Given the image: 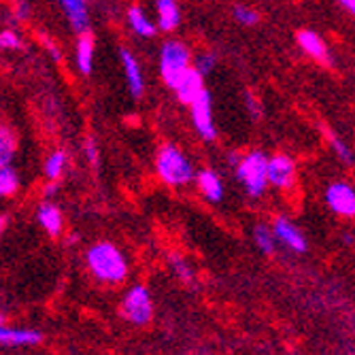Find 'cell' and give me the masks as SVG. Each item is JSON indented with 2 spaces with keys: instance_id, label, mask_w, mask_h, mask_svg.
<instances>
[{
  "instance_id": "cell-34",
  "label": "cell",
  "mask_w": 355,
  "mask_h": 355,
  "mask_svg": "<svg viewBox=\"0 0 355 355\" xmlns=\"http://www.w3.org/2000/svg\"><path fill=\"white\" fill-rule=\"evenodd\" d=\"M336 3L349 13V15H353L355 17V0H336Z\"/></svg>"
},
{
  "instance_id": "cell-14",
  "label": "cell",
  "mask_w": 355,
  "mask_h": 355,
  "mask_svg": "<svg viewBox=\"0 0 355 355\" xmlns=\"http://www.w3.org/2000/svg\"><path fill=\"white\" fill-rule=\"evenodd\" d=\"M205 75H200L196 69H189L187 71V75L177 83V87L173 89L175 92V96H177V101L181 103V105H185V107H189L193 101L198 98V96L202 94V92H207V85H205Z\"/></svg>"
},
{
  "instance_id": "cell-30",
  "label": "cell",
  "mask_w": 355,
  "mask_h": 355,
  "mask_svg": "<svg viewBox=\"0 0 355 355\" xmlns=\"http://www.w3.org/2000/svg\"><path fill=\"white\" fill-rule=\"evenodd\" d=\"M21 37H19V32L7 28L0 32V49H5V51H13V49H21Z\"/></svg>"
},
{
  "instance_id": "cell-38",
  "label": "cell",
  "mask_w": 355,
  "mask_h": 355,
  "mask_svg": "<svg viewBox=\"0 0 355 355\" xmlns=\"http://www.w3.org/2000/svg\"><path fill=\"white\" fill-rule=\"evenodd\" d=\"M77 241H79V234H71V236H69V243H71V245H75Z\"/></svg>"
},
{
  "instance_id": "cell-4",
  "label": "cell",
  "mask_w": 355,
  "mask_h": 355,
  "mask_svg": "<svg viewBox=\"0 0 355 355\" xmlns=\"http://www.w3.org/2000/svg\"><path fill=\"white\" fill-rule=\"evenodd\" d=\"M193 69V53L187 43L179 39H168L159 47L157 55V71L159 79L168 89H175L177 83L187 75V71Z\"/></svg>"
},
{
  "instance_id": "cell-5",
  "label": "cell",
  "mask_w": 355,
  "mask_h": 355,
  "mask_svg": "<svg viewBox=\"0 0 355 355\" xmlns=\"http://www.w3.org/2000/svg\"><path fill=\"white\" fill-rule=\"evenodd\" d=\"M121 315L130 321L132 326H147L153 317V300L145 285H135L128 289L121 302Z\"/></svg>"
},
{
  "instance_id": "cell-27",
  "label": "cell",
  "mask_w": 355,
  "mask_h": 355,
  "mask_svg": "<svg viewBox=\"0 0 355 355\" xmlns=\"http://www.w3.org/2000/svg\"><path fill=\"white\" fill-rule=\"evenodd\" d=\"M217 64H219V55L211 49H205V51L193 55V69L205 77H209L217 69Z\"/></svg>"
},
{
  "instance_id": "cell-24",
  "label": "cell",
  "mask_w": 355,
  "mask_h": 355,
  "mask_svg": "<svg viewBox=\"0 0 355 355\" xmlns=\"http://www.w3.org/2000/svg\"><path fill=\"white\" fill-rule=\"evenodd\" d=\"M168 266H171L173 275H175L181 283L193 287V283H196V272H193V266L189 264V260H187L185 255H181V253H171V255H168Z\"/></svg>"
},
{
  "instance_id": "cell-8",
  "label": "cell",
  "mask_w": 355,
  "mask_h": 355,
  "mask_svg": "<svg viewBox=\"0 0 355 355\" xmlns=\"http://www.w3.org/2000/svg\"><path fill=\"white\" fill-rule=\"evenodd\" d=\"M324 202L334 215L353 219L355 217V187L349 181H332L324 189Z\"/></svg>"
},
{
  "instance_id": "cell-11",
  "label": "cell",
  "mask_w": 355,
  "mask_h": 355,
  "mask_svg": "<svg viewBox=\"0 0 355 355\" xmlns=\"http://www.w3.org/2000/svg\"><path fill=\"white\" fill-rule=\"evenodd\" d=\"M119 64H121V71H123V79L128 85V92L135 101L143 98L145 96V73L139 58L135 55L132 49L121 47L119 49Z\"/></svg>"
},
{
  "instance_id": "cell-19",
  "label": "cell",
  "mask_w": 355,
  "mask_h": 355,
  "mask_svg": "<svg viewBox=\"0 0 355 355\" xmlns=\"http://www.w3.org/2000/svg\"><path fill=\"white\" fill-rule=\"evenodd\" d=\"M94 53H96V41L89 32H83V35H79L75 45V64L83 77H89L94 73Z\"/></svg>"
},
{
  "instance_id": "cell-23",
  "label": "cell",
  "mask_w": 355,
  "mask_h": 355,
  "mask_svg": "<svg viewBox=\"0 0 355 355\" xmlns=\"http://www.w3.org/2000/svg\"><path fill=\"white\" fill-rule=\"evenodd\" d=\"M324 135H326L328 147L332 149V153L336 155L338 162L345 164V166H353V164H355V153H353V149L345 143V139H340L334 130H330V128H326Z\"/></svg>"
},
{
  "instance_id": "cell-2",
  "label": "cell",
  "mask_w": 355,
  "mask_h": 355,
  "mask_svg": "<svg viewBox=\"0 0 355 355\" xmlns=\"http://www.w3.org/2000/svg\"><path fill=\"white\" fill-rule=\"evenodd\" d=\"M155 177L168 187H185L196 179V166L191 157L175 143H164L157 147L155 159H153Z\"/></svg>"
},
{
  "instance_id": "cell-7",
  "label": "cell",
  "mask_w": 355,
  "mask_h": 355,
  "mask_svg": "<svg viewBox=\"0 0 355 355\" xmlns=\"http://www.w3.org/2000/svg\"><path fill=\"white\" fill-rule=\"evenodd\" d=\"M268 181L270 187L279 191H289L296 187L298 181V166L296 159L289 153H272L268 157Z\"/></svg>"
},
{
  "instance_id": "cell-17",
  "label": "cell",
  "mask_w": 355,
  "mask_h": 355,
  "mask_svg": "<svg viewBox=\"0 0 355 355\" xmlns=\"http://www.w3.org/2000/svg\"><path fill=\"white\" fill-rule=\"evenodd\" d=\"M155 24L166 35L181 26V7L177 0H155Z\"/></svg>"
},
{
  "instance_id": "cell-10",
  "label": "cell",
  "mask_w": 355,
  "mask_h": 355,
  "mask_svg": "<svg viewBox=\"0 0 355 355\" xmlns=\"http://www.w3.org/2000/svg\"><path fill=\"white\" fill-rule=\"evenodd\" d=\"M296 43L300 47V51L311 58L313 62L321 64V67H332V51L326 43V39L319 35V32L311 30V28H302L296 32Z\"/></svg>"
},
{
  "instance_id": "cell-33",
  "label": "cell",
  "mask_w": 355,
  "mask_h": 355,
  "mask_svg": "<svg viewBox=\"0 0 355 355\" xmlns=\"http://www.w3.org/2000/svg\"><path fill=\"white\" fill-rule=\"evenodd\" d=\"M241 155L243 153H239V151H230L228 155H225V164H228L230 166V171L239 164V159H241Z\"/></svg>"
},
{
  "instance_id": "cell-12",
  "label": "cell",
  "mask_w": 355,
  "mask_h": 355,
  "mask_svg": "<svg viewBox=\"0 0 355 355\" xmlns=\"http://www.w3.org/2000/svg\"><path fill=\"white\" fill-rule=\"evenodd\" d=\"M193 183H196V189L200 196L211 202V205H219L223 202L225 198V183H223V177L219 171L207 166V168H200L196 173V179H193Z\"/></svg>"
},
{
  "instance_id": "cell-6",
  "label": "cell",
  "mask_w": 355,
  "mask_h": 355,
  "mask_svg": "<svg viewBox=\"0 0 355 355\" xmlns=\"http://www.w3.org/2000/svg\"><path fill=\"white\" fill-rule=\"evenodd\" d=\"M189 117L191 125L196 130L198 139L202 143H215L217 141V125H215V115H213V98L209 89L202 92L196 101L189 105Z\"/></svg>"
},
{
  "instance_id": "cell-16",
  "label": "cell",
  "mask_w": 355,
  "mask_h": 355,
  "mask_svg": "<svg viewBox=\"0 0 355 355\" xmlns=\"http://www.w3.org/2000/svg\"><path fill=\"white\" fill-rule=\"evenodd\" d=\"M37 221H39L41 228L49 236H53V239L64 232V215H62L60 207L53 200H49V198H45L39 205V209H37Z\"/></svg>"
},
{
  "instance_id": "cell-36",
  "label": "cell",
  "mask_w": 355,
  "mask_h": 355,
  "mask_svg": "<svg viewBox=\"0 0 355 355\" xmlns=\"http://www.w3.org/2000/svg\"><path fill=\"white\" fill-rule=\"evenodd\" d=\"M343 241H345V245H351V243H353V234H351V232L343 234Z\"/></svg>"
},
{
  "instance_id": "cell-26",
  "label": "cell",
  "mask_w": 355,
  "mask_h": 355,
  "mask_svg": "<svg viewBox=\"0 0 355 355\" xmlns=\"http://www.w3.org/2000/svg\"><path fill=\"white\" fill-rule=\"evenodd\" d=\"M232 17L243 28H253V26L260 24V19H262L260 13H257V9H253L249 5H241V3L232 7Z\"/></svg>"
},
{
  "instance_id": "cell-25",
  "label": "cell",
  "mask_w": 355,
  "mask_h": 355,
  "mask_svg": "<svg viewBox=\"0 0 355 355\" xmlns=\"http://www.w3.org/2000/svg\"><path fill=\"white\" fill-rule=\"evenodd\" d=\"M17 189H19V175L15 173V168L11 166L0 168V198L15 196Z\"/></svg>"
},
{
  "instance_id": "cell-37",
  "label": "cell",
  "mask_w": 355,
  "mask_h": 355,
  "mask_svg": "<svg viewBox=\"0 0 355 355\" xmlns=\"http://www.w3.org/2000/svg\"><path fill=\"white\" fill-rule=\"evenodd\" d=\"M5 324H7V315L0 311V326H5Z\"/></svg>"
},
{
  "instance_id": "cell-22",
  "label": "cell",
  "mask_w": 355,
  "mask_h": 355,
  "mask_svg": "<svg viewBox=\"0 0 355 355\" xmlns=\"http://www.w3.org/2000/svg\"><path fill=\"white\" fill-rule=\"evenodd\" d=\"M69 166V153L64 149H53L43 162V173L47 177V181H62L64 173H67Z\"/></svg>"
},
{
  "instance_id": "cell-31",
  "label": "cell",
  "mask_w": 355,
  "mask_h": 355,
  "mask_svg": "<svg viewBox=\"0 0 355 355\" xmlns=\"http://www.w3.org/2000/svg\"><path fill=\"white\" fill-rule=\"evenodd\" d=\"M13 17L17 21H28L32 17V7L28 0H13Z\"/></svg>"
},
{
  "instance_id": "cell-18",
  "label": "cell",
  "mask_w": 355,
  "mask_h": 355,
  "mask_svg": "<svg viewBox=\"0 0 355 355\" xmlns=\"http://www.w3.org/2000/svg\"><path fill=\"white\" fill-rule=\"evenodd\" d=\"M43 343V334L39 330H19L0 326V347H35Z\"/></svg>"
},
{
  "instance_id": "cell-35",
  "label": "cell",
  "mask_w": 355,
  "mask_h": 355,
  "mask_svg": "<svg viewBox=\"0 0 355 355\" xmlns=\"http://www.w3.org/2000/svg\"><path fill=\"white\" fill-rule=\"evenodd\" d=\"M5 228H7V217H5V215H0V239H3Z\"/></svg>"
},
{
  "instance_id": "cell-3",
  "label": "cell",
  "mask_w": 355,
  "mask_h": 355,
  "mask_svg": "<svg viewBox=\"0 0 355 355\" xmlns=\"http://www.w3.org/2000/svg\"><path fill=\"white\" fill-rule=\"evenodd\" d=\"M268 153L264 149H251L241 155L239 164L232 168L234 179L247 193V198L260 200L270 187L268 181Z\"/></svg>"
},
{
  "instance_id": "cell-9",
  "label": "cell",
  "mask_w": 355,
  "mask_h": 355,
  "mask_svg": "<svg viewBox=\"0 0 355 355\" xmlns=\"http://www.w3.org/2000/svg\"><path fill=\"white\" fill-rule=\"evenodd\" d=\"M270 225H272L275 236L279 241V247L292 251V253H298V255L300 253H306L309 241H306L304 232L287 215H277Z\"/></svg>"
},
{
  "instance_id": "cell-1",
  "label": "cell",
  "mask_w": 355,
  "mask_h": 355,
  "mask_svg": "<svg viewBox=\"0 0 355 355\" xmlns=\"http://www.w3.org/2000/svg\"><path fill=\"white\" fill-rule=\"evenodd\" d=\"M85 264L96 281L107 285H119L128 277V260L119 247L113 243L101 241L94 243L85 253Z\"/></svg>"
},
{
  "instance_id": "cell-20",
  "label": "cell",
  "mask_w": 355,
  "mask_h": 355,
  "mask_svg": "<svg viewBox=\"0 0 355 355\" xmlns=\"http://www.w3.org/2000/svg\"><path fill=\"white\" fill-rule=\"evenodd\" d=\"M251 236H253V243L255 247L260 249L264 255H275L277 249H279V241L275 236V230H272V225L260 221V223H255L253 225V230H251Z\"/></svg>"
},
{
  "instance_id": "cell-21",
  "label": "cell",
  "mask_w": 355,
  "mask_h": 355,
  "mask_svg": "<svg viewBox=\"0 0 355 355\" xmlns=\"http://www.w3.org/2000/svg\"><path fill=\"white\" fill-rule=\"evenodd\" d=\"M17 153V135L11 125L0 121V168L11 166Z\"/></svg>"
},
{
  "instance_id": "cell-32",
  "label": "cell",
  "mask_w": 355,
  "mask_h": 355,
  "mask_svg": "<svg viewBox=\"0 0 355 355\" xmlns=\"http://www.w3.org/2000/svg\"><path fill=\"white\" fill-rule=\"evenodd\" d=\"M58 189H60V181H47V185L43 187V196L51 200L58 193Z\"/></svg>"
},
{
  "instance_id": "cell-13",
  "label": "cell",
  "mask_w": 355,
  "mask_h": 355,
  "mask_svg": "<svg viewBox=\"0 0 355 355\" xmlns=\"http://www.w3.org/2000/svg\"><path fill=\"white\" fill-rule=\"evenodd\" d=\"M125 24L130 28V32L139 39H153L159 28L155 19L141 7V5H130L125 11Z\"/></svg>"
},
{
  "instance_id": "cell-29",
  "label": "cell",
  "mask_w": 355,
  "mask_h": 355,
  "mask_svg": "<svg viewBox=\"0 0 355 355\" xmlns=\"http://www.w3.org/2000/svg\"><path fill=\"white\" fill-rule=\"evenodd\" d=\"M83 155H85V159L89 162L92 168H98L101 166V147H98V143H96L94 137H87L85 139V143H83Z\"/></svg>"
},
{
  "instance_id": "cell-15",
  "label": "cell",
  "mask_w": 355,
  "mask_h": 355,
  "mask_svg": "<svg viewBox=\"0 0 355 355\" xmlns=\"http://www.w3.org/2000/svg\"><path fill=\"white\" fill-rule=\"evenodd\" d=\"M58 5L64 13V17L69 19L71 28L77 35L89 32V5L87 0H58Z\"/></svg>"
},
{
  "instance_id": "cell-28",
  "label": "cell",
  "mask_w": 355,
  "mask_h": 355,
  "mask_svg": "<svg viewBox=\"0 0 355 355\" xmlns=\"http://www.w3.org/2000/svg\"><path fill=\"white\" fill-rule=\"evenodd\" d=\"M243 103H245V111H247L251 121H260L262 119V103H260V98H257L255 92L247 89L243 94Z\"/></svg>"
}]
</instances>
